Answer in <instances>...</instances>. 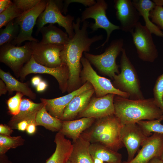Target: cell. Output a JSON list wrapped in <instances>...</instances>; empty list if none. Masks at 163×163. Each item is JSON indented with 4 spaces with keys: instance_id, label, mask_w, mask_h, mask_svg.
Wrapping results in <instances>:
<instances>
[{
    "instance_id": "6da1fadb",
    "label": "cell",
    "mask_w": 163,
    "mask_h": 163,
    "mask_svg": "<svg viewBox=\"0 0 163 163\" xmlns=\"http://www.w3.org/2000/svg\"><path fill=\"white\" fill-rule=\"evenodd\" d=\"M81 22L80 18H77L75 23L73 22L74 35L64 45L61 52L62 63L67 66L69 70L67 89L69 93L77 90L82 85L80 75L82 66L81 61L83 53L89 51L93 43L103 38L102 34L89 37L87 31L89 22L86 20L83 21L81 28Z\"/></svg>"
},
{
    "instance_id": "7a4b0ae2",
    "label": "cell",
    "mask_w": 163,
    "mask_h": 163,
    "mask_svg": "<svg viewBox=\"0 0 163 163\" xmlns=\"http://www.w3.org/2000/svg\"><path fill=\"white\" fill-rule=\"evenodd\" d=\"M113 103L114 115L122 125L163 116V111L154 98L134 100L115 95Z\"/></svg>"
},
{
    "instance_id": "3957f363",
    "label": "cell",
    "mask_w": 163,
    "mask_h": 163,
    "mask_svg": "<svg viewBox=\"0 0 163 163\" xmlns=\"http://www.w3.org/2000/svg\"><path fill=\"white\" fill-rule=\"evenodd\" d=\"M121 52L119 66L121 72L114 76L113 84L117 89L128 94L130 99H144L136 71L127 57L125 49L123 48Z\"/></svg>"
},
{
    "instance_id": "277c9868",
    "label": "cell",
    "mask_w": 163,
    "mask_h": 163,
    "mask_svg": "<svg viewBox=\"0 0 163 163\" xmlns=\"http://www.w3.org/2000/svg\"><path fill=\"white\" fill-rule=\"evenodd\" d=\"M123 40L119 38L113 40L102 54L95 55L85 52L86 58L101 73L113 79L115 75L120 74L119 66L116 63V59L122 52Z\"/></svg>"
},
{
    "instance_id": "5b68a950",
    "label": "cell",
    "mask_w": 163,
    "mask_h": 163,
    "mask_svg": "<svg viewBox=\"0 0 163 163\" xmlns=\"http://www.w3.org/2000/svg\"><path fill=\"white\" fill-rule=\"evenodd\" d=\"M61 1L47 0L46 8L39 16L36 23V34L38 35L40 29L47 24L57 23L63 27L70 39L75 34L73 23L74 17L68 14L65 16L61 13Z\"/></svg>"
},
{
    "instance_id": "8992f818",
    "label": "cell",
    "mask_w": 163,
    "mask_h": 163,
    "mask_svg": "<svg viewBox=\"0 0 163 163\" xmlns=\"http://www.w3.org/2000/svg\"><path fill=\"white\" fill-rule=\"evenodd\" d=\"M81 62L82 66L80 75L82 85L87 82L90 83L94 89L96 97H101L109 94H113L129 98L128 94L116 88L110 79L98 75L85 57H82Z\"/></svg>"
},
{
    "instance_id": "52a82bcc",
    "label": "cell",
    "mask_w": 163,
    "mask_h": 163,
    "mask_svg": "<svg viewBox=\"0 0 163 163\" xmlns=\"http://www.w3.org/2000/svg\"><path fill=\"white\" fill-rule=\"evenodd\" d=\"M32 56L30 42L21 46L7 43L0 46V62L5 64L13 71L17 78L20 72Z\"/></svg>"
},
{
    "instance_id": "ba28073f",
    "label": "cell",
    "mask_w": 163,
    "mask_h": 163,
    "mask_svg": "<svg viewBox=\"0 0 163 163\" xmlns=\"http://www.w3.org/2000/svg\"><path fill=\"white\" fill-rule=\"evenodd\" d=\"M108 4L104 0H97L96 3L91 6L86 8L81 14V22L88 18H92L95 21L94 23L89 24V27L92 30L91 32L97 30L99 28L104 29L107 33L106 39L104 43L98 47V49L103 47L108 43L112 32L120 29V26L115 25L108 19L106 15V10Z\"/></svg>"
},
{
    "instance_id": "9c48e42d",
    "label": "cell",
    "mask_w": 163,
    "mask_h": 163,
    "mask_svg": "<svg viewBox=\"0 0 163 163\" xmlns=\"http://www.w3.org/2000/svg\"><path fill=\"white\" fill-rule=\"evenodd\" d=\"M47 1L41 0L34 8L23 13L15 19L20 27V32L17 37L10 43L19 46L22 42L26 40L39 42L38 39L33 37L32 33L39 16L46 8Z\"/></svg>"
},
{
    "instance_id": "30bf717a",
    "label": "cell",
    "mask_w": 163,
    "mask_h": 163,
    "mask_svg": "<svg viewBox=\"0 0 163 163\" xmlns=\"http://www.w3.org/2000/svg\"><path fill=\"white\" fill-rule=\"evenodd\" d=\"M130 33L139 58L144 61L154 62L158 56V52L149 30L138 22Z\"/></svg>"
},
{
    "instance_id": "8fae6325",
    "label": "cell",
    "mask_w": 163,
    "mask_h": 163,
    "mask_svg": "<svg viewBox=\"0 0 163 163\" xmlns=\"http://www.w3.org/2000/svg\"><path fill=\"white\" fill-rule=\"evenodd\" d=\"M32 73L46 74L52 75L58 83L59 88L62 93L67 91L69 77V70L65 64L56 68L47 67L37 63L31 57L22 69L19 78L21 82L26 76Z\"/></svg>"
},
{
    "instance_id": "7c38bea8",
    "label": "cell",
    "mask_w": 163,
    "mask_h": 163,
    "mask_svg": "<svg viewBox=\"0 0 163 163\" xmlns=\"http://www.w3.org/2000/svg\"><path fill=\"white\" fill-rule=\"evenodd\" d=\"M64 45L42 44L39 42H30L32 57L38 63L50 68H56L62 64L61 52Z\"/></svg>"
},
{
    "instance_id": "4fadbf2b",
    "label": "cell",
    "mask_w": 163,
    "mask_h": 163,
    "mask_svg": "<svg viewBox=\"0 0 163 163\" xmlns=\"http://www.w3.org/2000/svg\"><path fill=\"white\" fill-rule=\"evenodd\" d=\"M121 140L126 149L129 161L135 157V154L148 137L137 123L122 125L120 129Z\"/></svg>"
},
{
    "instance_id": "5bb4252c",
    "label": "cell",
    "mask_w": 163,
    "mask_h": 163,
    "mask_svg": "<svg viewBox=\"0 0 163 163\" xmlns=\"http://www.w3.org/2000/svg\"><path fill=\"white\" fill-rule=\"evenodd\" d=\"M115 95L109 94L101 97H92L87 106L76 118L90 117L97 119L114 114Z\"/></svg>"
},
{
    "instance_id": "9a60e30c",
    "label": "cell",
    "mask_w": 163,
    "mask_h": 163,
    "mask_svg": "<svg viewBox=\"0 0 163 163\" xmlns=\"http://www.w3.org/2000/svg\"><path fill=\"white\" fill-rule=\"evenodd\" d=\"M116 16L120 24V29L130 33L139 22L140 15L130 0H114Z\"/></svg>"
},
{
    "instance_id": "2e32d148",
    "label": "cell",
    "mask_w": 163,
    "mask_h": 163,
    "mask_svg": "<svg viewBox=\"0 0 163 163\" xmlns=\"http://www.w3.org/2000/svg\"><path fill=\"white\" fill-rule=\"evenodd\" d=\"M163 153V134L153 133L148 137L133 159L122 163H149L155 158H160Z\"/></svg>"
},
{
    "instance_id": "e0dca14e",
    "label": "cell",
    "mask_w": 163,
    "mask_h": 163,
    "mask_svg": "<svg viewBox=\"0 0 163 163\" xmlns=\"http://www.w3.org/2000/svg\"><path fill=\"white\" fill-rule=\"evenodd\" d=\"M92 88L91 84L87 82L78 89L63 96L50 99L40 98V99L44 104L48 113L53 117L60 120L65 109L74 97Z\"/></svg>"
},
{
    "instance_id": "ac0fdd59",
    "label": "cell",
    "mask_w": 163,
    "mask_h": 163,
    "mask_svg": "<svg viewBox=\"0 0 163 163\" xmlns=\"http://www.w3.org/2000/svg\"><path fill=\"white\" fill-rule=\"evenodd\" d=\"M94 93L93 88L75 96L65 109L60 119L62 121L73 120L87 106Z\"/></svg>"
},
{
    "instance_id": "d6986e66",
    "label": "cell",
    "mask_w": 163,
    "mask_h": 163,
    "mask_svg": "<svg viewBox=\"0 0 163 163\" xmlns=\"http://www.w3.org/2000/svg\"><path fill=\"white\" fill-rule=\"evenodd\" d=\"M44 105L41 102L35 103L29 99L23 97L19 112L12 117L8 123L9 126L12 129L17 128V124L22 121H35L37 113Z\"/></svg>"
},
{
    "instance_id": "ffe728a7",
    "label": "cell",
    "mask_w": 163,
    "mask_h": 163,
    "mask_svg": "<svg viewBox=\"0 0 163 163\" xmlns=\"http://www.w3.org/2000/svg\"><path fill=\"white\" fill-rule=\"evenodd\" d=\"M90 144L89 136L83 132L72 142L73 149L69 160L72 163H94L89 152Z\"/></svg>"
},
{
    "instance_id": "44dd1931",
    "label": "cell",
    "mask_w": 163,
    "mask_h": 163,
    "mask_svg": "<svg viewBox=\"0 0 163 163\" xmlns=\"http://www.w3.org/2000/svg\"><path fill=\"white\" fill-rule=\"evenodd\" d=\"M96 119L83 117L69 121H62V126L59 131L65 136L75 141L85 130L90 127Z\"/></svg>"
},
{
    "instance_id": "7402d4cb",
    "label": "cell",
    "mask_w": 163,
    "mask_h": 163,
    "mask_svg": "<svg viewBox=\"0 0 163 163\" xmlns=\"http://www.w3.org/2000/svg\"><path fill=\"white\" fill-rule=\"evenodd\" d=\"M54 142L55 150L46 163H66L72 150V142L59 132L56 134Z\"/></svg>"
},
{
    "instance_id": "603a6c76",
    "label": "cell",
    "mask_w": 163,
    "mask_h": 163,
    "mask_svg": "<svg viewBox=\"0 0 163 163\" xmlns=\"http://www.w3.org/2000/svg\"><path fill=\"white\" fill-rule=\"evenodd\" d=\"M121 125L114 114L96 119L91 126L83 132L88 135L90 139L105 132L119 128Z\"/></svg>"
},
{
    "instance_id": "cb8c5ba5",
    "label": "cell",
    "mask_w": 163,
    "mask_h": 163,
    "mask_svg": "<svg viewBox=\"0 0 163 163\" xmlns=\"http://www.w3.org/2000/svg\"><path fill=\"white\" fill-rule=\"evenodd\" d=\"M132 2L140 16L143 17L145 26L151 33L163 37V32L150 19V12L155 7L156 4L150 0H133Z\"/></svg>"
},
{
    "instance_id": "d4e9b609",
    "label": "cell",
    "mask_w": 163,
    "mask_h": 163,
    "mask_svg": "<svg viewBox=\"0 0 163 163\" xmlns=\"http://www.w3.org/2000/svg\"><path fill=\"white\" fill-rule=\"evenodd\" d=\"M40 32L42 35V39L39 42L42 44H54L64 45L70 39L68 34L60 28L50 24L47 26H43Z\"/></svg>"
},
{
    "instance_id": "484cf974",
    "label": "cell",
    "mask_w": 163,
    "mask_h": 163,
    "mask_svg": "<svg viewBox=\"0 0 163 163\" xmlns=\"http://www.w3.org/2000/svg\"><path fill=\"white\" fill-rule=\"evenodd\" d=\"M0 78L5 83L9 94L16 91L21 93L30 99L36 98V94L29 87L28 83L18 81L9 72H6L0 69Z\"/></svg>"
},
{
    "instance_id": "4316f807",
    "label": "cell",
    "mask_w": 163,
    "mask_h": 163,
    "mask_svg": "<svg viewBox=\"0 0 163 163\" xmlns=\"http://www.w3.org/2000/svg\"><path fill=\"white\" fill-rule=\"evenodd\" d=\"M89 152L92 158H99L104 162L115 163L122 162V156L120 153L100 142L91 143Z\"/></svg>"
},
{
    "instance_id": "83f0119b",
    "label": "cell",
    "mask_w": 163,
    "mask_h": 163,
    "mask_svg": "<svg viewBox=\"0 0 163 163\" xmlns=\"http://www.w3.org/2000/svg\"><path fill=\"white\" fill-rule=\"evenodd\" d=\"M121 126L91 139V143L100 142L111 150L118 152L120 149L124 146L120 137V129Z\"/></svg>"
},
{
    "instance_id": "f1b7e54d",
    "label": "cell",
    "mask_w": 163,
    "mask_h": 163,
    "mask_svg": "<svg viewBox=\"0 0 163 163\" xmlns=\"http://www.w3.org/2000/svg\"><path fill=\"white\" fill-rule=\"evenodd\" d=\"M35 121L37 126H41L53 132H59L62 129V121L50 115L44 105L37 113Z\"/></svg>"
},
{
    "instance_id": "f546056e",
    "label": "cell",
    "mask_w": 163,
    "mask_h": 163,
    "mask_svg": "<svg viewBox=\"0 0 163 163\" xmlns=\"http://www.w3.org/2000/svg\"><path fill=\"white\" fill-rule=\"evenodd\" d=\"M20 30L15 19L9 22L5 27L0 30V46L11 42L18 36Z\"/></svg>"
},
{
    "instance_id": "4dcf8cb0",
    "label": "cell",
    "mask_w": 163,
    "mask_h": 163,
    "mask_svg": "<svg viewBox=\"0 0 163 163\" xmlns=\"http://www.w3.org/2000/svg\"><path fill=\"white\" fill-rule=\"evenodd\" d=\"M163 120V116L158 119L141 120L136 123L149 137L152 134V133L163 134V124L161 123Z\"/></svg>"
},
{
    "instance_id": "1f68e13d",
    "label": "cell",
    "mask_w": 163,
    "mask_h": 163,
    "mask_svg": "<svg viewBox=\"0 0 163 163\" xmlns=\"http://www.w3.org/2000/svg\"><path fill=\"white\" fill-rule=\"evenodd\" d=\"M24 141V139L20 136L11 137L0 134V155L4 154L11 148H15L23 145Z\"/></svg>"
},
{
    "instance_id": "d6a6232c",
    "label": "cell",
    "mask_w": 163,
    "mask_h": 163,
    "mask_svg": "<svg viewBox=\"0 0 163 163\" xmlns=\"http://www.w3.org/2000/svg\"><path fill=\"white\" fill-rule=\"evenodd\" d=\"M23 12L13 4L0 13V28L5 26L10 21L20 15Z\"/></svg>"
},
{
    "instance_id": "836d02e7",
    "label": "cell",
    "mask_w": 163,
    "mask_h": 163,
    "mask_svg": "<svg viewBox=\"0 0 163 163\" xmlns=\"http://www.w3.org/2000/svg\"><path fill=\"white\" fill-rule=\"evenodd\" d=\"M24 95L21 93L17 92L14 95L7 101L9 112L13 116L19 113L22 99Z\"/></svg>"
},
{
    "instance_id": "e575fe53",
    "label": "cell",
    "mask_w": 163,
    "mask_h": 163,
    "mask_svg": "<svg viewBox=\"0 0 163 163\" xmlns=\"http://www.w3.org/2000/svg\"><path fill=\"white\" fill-rule=\"evenodd\" d=\"M154 98L163 111V73L157 78L153 89Z\"/></svg>"
},
{
    "instance_id": "d590c367",
    "label": "cell",
    "mask_w": 163,
    "mask_h": 163,
    "mask_svg": "<svg viewBox=\"0 0 163 163\" xmlns=\"http://www.w3.org/2000/svg\"><path fill=\"white\" fill-rule=\"evenodd\" d=\"M151 21L160 29L163 30V7L156 5L150 12Z\"/></svg>"
},
{
    "instance_id": "8d00e7d4",
    "label": "cell",
    "mask_w": 163,
    "mask_h": 163,
    "mask_svg": "<svg viewBox=\"0 0 163 163\" xmlns=\"http://www.w3.org/2000/svg\"><path fill=\"white\" fill-rule=\"evenodd\" d=\"M41 0H14L12 2L23 13L35 7Z\"/></svg>"
},
{
    "instance_id": "74e56055",
    "label": "cell",
    "mask_w": 163,
    "mask_h": 163,
    "mask_svg": "<svg viewBox=\"0 0 163 163\" xmlns=\"http://www.w3.org/2000/svg\"><path fill=\"white\" fill-rule=\"evenodd\" d=\"M96 2L94 0H66L65 1L64 6L62 10V11L66 14L67 11V8L69 4L72 2L80 3L85 6L88 7L92 6Z\"/></svg>"
},
{
    "instance_id": "f35d334b",
    "label": "cell",
    "mask_w": 163,
    "mask_h": 163,
    "mask_svg": "<svg viewBox=\"0 0 163 163\" xmlns=\"http://www.w3.org/2000/svg\"><path fill=\"white\" fill-rule=\"evenodd\" d=\"M13 132L12 129L9 126L2 124L0 125V134L10 136Z\"/></svg>"
},
{
    "instance_id": "ab89813d",
    "label": "cell",
    "mask_w": 163,
    "mask_h": 163,
    "mask_svg": "<svg viewBox=\"0 0 163 163\" xmlns=\"http://www.w3.org/2000/svg\"><path fill=\"white\" fill-rule=\"evenodd\" d=\"M30 123H34L36 124V121H30L26 120L22 121L17 124V128L19 130L24 131L26 130L28 125Z\"/></svg>"
},
{
    "instance_id": "60d3db41",
    "label": "cell",
    "mask_w": 163,
    "mask_h": 163,
    "mask_svg": "<svg viewBox=\"0 0 163 163\" xmlns=\"http://www.w3.org/2000/svg\"><path fill=\"white\" fill-rule=\"evenodd\" d=\"M13 4L10 0H0V13L4 11Z\"/></svg>"
},
{
    "instance_id": "b9f144b4",
    "label": "cell",
    "mask_w": 163,
    "mask_h": 163,
    "mask_svg": "<svg viewBox=\"0 0 163 163\" xmlns=\"http://www.w3.org/2000/svg\"><path fill=\"white\" fill-rule=\"evenodd\" d=\"M48 85L45 81L42 80L38 85L36 87L37 92L40 93L44 91L47 88Z\"/></svg>"
},
{
    "instance_id": "7bdbcfd3",
    "label": "cell",
    "mask_w": 163,
    "mask_h": 163,
    "mask_svg": "<svg viewBox=\"0 0 163 163\" xmlns=\"http://www.w3.org/2000/svg\"><path fill=\"white\" fill-rule=\"evenodd\" d=\"M36 124L34 123L29 124L26 129L27 133L30 135L34 134L36 131Z\"/></svg>"
},
{
    "instance_id": "ee69618b",
    "label": "cell",
    "mask_w": 163,
    "mask_h": 163,
    "mask_svg": "<svg viewBox=\"0 0 163 163\" xmlns=\"http://www.w3.org/2000/svg\"><path fill=\"white\" fill-rule=\"evenodd\" d=\"M8 91L6 85L2 79H0V96L5 94Z\"/></svg>"
},
{
    "instance_id": "f6af8a7d",
    "label": "cell",
    "mask_w": 163,
    "mask_h": 163,
    "mask_svg": "<svg viewBox=\"0 0 163 163\" xmlns=\"http://www.w3.org/2000/svg\"><path fill=\"white\" fill-rule=\"evenodd\" d=\"M42 81L41 77L39 76H35L32 78L31 80L32 85L35 88Z\"/></svg>"
},
{
    "instance_id": "bcb514c9",
    "label": "cell",
    "mask_w": 163,
    "mask_h": 163,
    "mask_svg": "<svg viewBox=\"0 0 163 163\" xmlns=\"http://www.w3.org/2000/svg\"><path fill=\"white\" fill-rule=\"evenodd\" d=\"M149 163H163V162L160 158H156L152 160Z\"/></svg>"
},
{
    "instance_id": "7dc6e473",
    "label": "cell",
    "mask_w": 163,
    "mask_h": 163,
    "mask_svg": "<svg viewBox=\"0 0 163 163\" xmlns=\"http://www.w3.org/2000/svg\"><path fill=\"white\" fill-rule=\"evenodd\" d=\"M152 1L156 4V5L161 6L163 5V0H153Z\"/></svg>"
},
{
    "instance_id": "c3c4849f",
    "label": "cell",
    "mask_w": 163,
    "mask_h": 163,
    "mask_svg": "<svg viewBox=\"0 0 163 163\" xmlns=\"http://www.w3.org/2000/svg\"><path fill=\"white\" fill-rule=\"evenodd\" d=\"M94 163H104V162L102 160L97 158H92Z\"/></svg>"
},
{
    "instance_id": "681fc988",
    "label": "cell",
    "mask_w": 163,
    "mask_h": 163,
    "mask_svg": "<svg viewBox=\"0 0 163 163\" xmlns=\"http://www.w3.org/2000/svg\"><path fill=\"white\" fill-rule=\"evenodd\" d=\"M160 158L162 160V161L163 162V153H162L161 155V156Z\"/></svg>"
},
{
    "instance_id": "f907efd6",
    "label": "cell",
    "mask_w": 163,
    "mask_h": 163,
    "mask_svg": "<svg viewBox=\"0 0 163 163\" xmlns=\"http://www.w3.org/2000/svg\"><path fill=\"white\" fill-rule=\"evenodd\" d=\"M66 163H72L69 160Z\"/></svg>"
},
{
    "instance_id": "816d5d0a",
    "label": "cell",
    "mask_w": 163,
    "mask_h": 163,
    "mask_svg": "<svg viewBox=\"0 0 163 163\" xmlns=\"http://www.w3.org/2000/svg\"><path fill=\"white\" fill-rule=\"evenodd\" d=\"M104 163H107V162H104ZM115 163H122V162H120Z\"/></svg>"
},
{
    "instance_id": "f5cc1de1",
    "label": "cell",
    "mask_w": 163,
    "mask_h": 163,
    "mask_svg": "<svg viewBox=\"0 0 163 163\" xmlns=\"http://www.w3.org/2000/svg\"></svg>"
}]
</instances>
